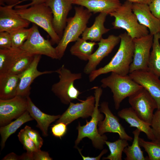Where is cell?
Here are the masks:
<instances>
[{"mask_svg":"<svg viewBox=\"0 0 160 160\" xmlns=\"http://www.w3.org/2000/svg\"><path fill=\"white\" fill-rule=\"evenodd\" d=\"M19 81V74H0V99H9L16 96Z\"/></svg>","mask_w":160,"mask_h":160,"instance_id":"cell-24","label":"cell"},{"mask_svg":"<svg viewBox=\"0 0 160 160\" xmlns=\"http://www.w3.org/2000/svg\"><path fill=\"white\" fill-rule=\"evenodd\" d=\"M108 14L100 13L95 17L93 25L89 27H87L82 34V38L86 40L99 41L102 36L110 30L104 26L106 17Z\"/></svg>","mask_w":160,"mask_h":160,"instance_id":"cell-23","label":"cell"},{"mask_svg":"<svg viewBox=\"0 0 160 160\" xmlns=\"http://www.w3.org/2000/svg\"><path fill=\"white\" fill-rule=\"evenodd\" d=\"M153 36L150 33L145 36L133 39L134 46L133 61L129 69V73L140 70H147L152 47Z\"/></svg>","mask_w":160,"mask_h":160,"instance_id":"cell-10","label":"cell"},{"mask_svg":"<svg viewBox=\"0 0 160 160\" xmlns=\"http://www.w3.org/2000/svg\"><path fill=\"white\" fill-rule=\"evenodd\" d=\"M151 127L156 139L160 140V109H157L153 114Z\"/></svg>","mask_w":160,"mask_h":160,"instance_id":"cell-36","label":"cell"},{"mask_svg":"<svg viewBox=\"0 0 160 160\" xmlns=\"http://www.w3.org/2000/svg\"><path fill=\"white\" fill-rule=\"evenodd\" d=\"M33 120L28 111H26L14 121L5 126L1 127V150L4 148L6 141L10 135L14 133L23 124Z\"/></svg>","mask_w":160,"mask_h":160,"instance_id":"cell-25","label":"cell"},{"mask_svg":"<svg viewBox=\"0 0 160 160\" xmlns=\"http://www.w3.org/2000/svg\"><path fill=\"white\" fill-rule=\"evenodd\" d=\"M20 160H33V156L29 155L27 153H23L19 156Z\"/></svg>","mask_w":160,"mask_h":160,"instance_id":"cell-46","label":"cell"},{"mask_svg":"<svg viewBox=\"0 0 160 160\" xmlns=\"http://www.w3.org/2000/svg\"><path fill=\"white\" fill-rule=\"evenodd\" d=\"M117 113L119 117L124 119L130 125V127H135L145 133L150 140L156 139L151 124L140 118L132 107L123 108Z\"/></svg>","mask_w":160,"mask_h":160,"instance_id":"cell-20","label":"cell"},{"mask_svg":"<svg viewBox=\"0 0 160 160\" xmlns=\"http://www.w3.org/2000/svg\"><path fill=\"white\" fill-rule=\"evenodd\" d=\"M132 3L146 4L149 5L152 0H125Z\"/></svg>","mask_w":160,"mask_h":160,"instance_id":"cell-45","label":"cell"},{"mask_svg":"<svg viewBox=\"0 0 160 160\" xmlns=\"http://www.w3.org/2000/svg\"><path fill=\"white\" fill-rule=\"evenodd\" d=\"M21 50L20 48L0 49V74L7 72Z\"/></svg>","mask_w":160,"mask_h":160,"instance_id":"cell-29","label":"cell"},{"mask_svg":"<svg viewBox=\"0 0 160 160\" xmlns=\"http://www.w3.org/2000/svg\"><path fill=\"white\" fill-rule=\"evenodd\" d=\"M47 0H32L31 2L28 4L23 5H17L15 7V9L25 8L34 5L45 3Z\"/></svg>","mask_w":160,"mask_h":160,"instance_id":"cell-42","label":"cell"},{"mask_svg":"<svg viewBox=\"0 0 160 160\" xmlns=\"http://www.w3.org/2000/svg\"><path fill=\"white\" fill-rule=\"evenodd\" d=\"M33 160H52V159L50 157L47 151L39 150L33 153Z\"/></svg>","mask_w":160,"mask_h":160,"instance_id":"cell-40","label":"cell"},{"mask_svg":"<svg viewBox=\"0 0 160 160\" xmlns=\"http://www.w3.org/2000/svg\"></svg>","mask_w":160,"mask_h":160,"instance_id":"cell-47","label":"cell"},{"mask_svg":"<svg viewBox=\"0 0 160 160\" xmlns=\"http://www.w3.org/2000/svg\"><path fill=\"white\" fill-rule=\"evenodd\" d=\"M12 48L11 39L9 33L0 32V49H9Z\"/></svg>","mask_w":160,"mask_h":160,"instance_id":"cell-38","label":"cell"},{"mask_svg":"<svg viewBox=\"0 0 160 160\" xmlns=\"http://www.w3.org/2000/svg\"><path fill=\"white\" fill-rule=\"evenodd\" d=\"M141 131L136 129L132 132L134 139L132 145H128L124 149L123 152L126 155L125 160H148V156L145 157L143 152L139 143V135Z\"/></svg>","mask_w":160,"mask_h":160,"instance_id":"cell-28","label":"cell"},{"mask_svg":"<svg viewBox=\"0 0 160 160\" xmlns=\"http://www.w3.org/2000/svg\"><path fill=\"white\" fill-rule=\"evenodd\" d=\"M95 89L94 96L95 105L94 110L89 121L86 120V124L81 126L79 123L76 127L78 130V135L75 141V148L82 139L88 137L91 140L93 147L99 150L103 149L105 144V141L107 137L105 135H101L98 132L97 126L99 122L103 119V114L101 113L98 108L100 97L102 95L103 90L101 87H96Z\"/></svg>","mask_w":160,"mask_h":160,"instance_id":"cell-3","label":"cell"},{"mask_svg":"<svg viewBox=\"0 0 160 160\" xmlns=\"http://www.w3.org/2000/svg\"><path fill=\"white\" fill-rule=\"evenodd\" d=\"M1 160H19V156L13 152H12L6 155Z\"/></svg>","mask_w":160,"mask_h":160,"instance_id":"cell-44","label":"cell"},{"mask_svg":"<svg viewBox=\"0 0 160 160\" xmlns=\"http://www.w3.org/2000/svg\"><path fill=\"white\" fill-rule=\"evenodd\" d=\"M132 9L139 23L149 29L150 34L160 33V21L151 13L148 5L133 3Z\"/></svg>","mask_w":160,"mask_h":160,"instance_id":"cell-19","label":"cell"},{"mask_svg":"<svg viewBox=\"0 0 160 160\" xmlns=\"http://www.w3.org/2000/svg\"><path fill=\"white\" fill-rule=\"evenodd\" d=\"M31 28L28 38L20 48L34 55H43L58 59L56 49L52 46L51 41L41 36L35 24L33 23Z\"/></svg>","mask_w":160,"mask_h":160,"instance_id":"cell-8","label":"cell"},{"mask_svg":"<svg viewBox=\"0 0 160 160\" xmlns=\"http://www.w3.org/2000/svg\"><path fill=\"white\" fill-rule=\"evenodd\" d=\"M26 97L16 96L9 99H0V126H5L27 111Z\"/></svg>","mask_w":160,"mask_h":160,"instance_id":"cell-11","label":"cell"},{"mask_svg":"<svg viewBox=\"0 0 160 160\" xmlns=\"http://www.w3.org/2000/svg\"><path fill=\"white\" fill-rule=\"evenodd\" d=\"M120 41L119 36L110 35L105 39L103 38L97 44L98 47L90 56L84 69V73L89 74L95 70L102 60L107 56Z\"/></svg>","mask_w":160,"mask_h":160,"instance_id":"cell-14","label":"cell"},{"mask_svg":"<svg viewBox=\"0 0 160 160\" xmlns=\"http://www.w3.org/2000/svg\"><path fill=\"white\" fill-rule=\"evenodd\" d=\"M32 0H0V5L4 6L5 5H18L21 3L28 1H32Z\"/></svg>","mask_w":160,"mask_h":160,"instance_id":"cell-43","label":"cell"},{"mask_svg":"<svg viewBox=\"0 0 160 160\" xmlns=\"http://www.w3.org/2000/svg\"><path fill=\"white\" fill-rule=\"evenodd\" d=\"M67 125L63 122L55 123L51 128V132L54 137L61 139L67 132Z\"/></svg>","mask_w":160,"mask_h":160,"instance_id":"cell-37","label":"cell"},{"mask_svg":"<svg viewBox=\"0 0 160 160\" xmlns=\"http://www.w3.org/2000/svg\"><path fill=\"white\" fill-rule=\"evenodd\" d=\"M73 4L85 7L91 13L109 14L121 5L119 0H72Z\"/></svg>","mask_w":160,"mask_h":160,"instance_id":"cell-21","label":"cell"},{"mask_svg":"<svg viewBox=\"0 0 160 160\" xmlns=\"http://www.w3.org/2000/svg\"><path fill=\"white\" fill-rule=\"evenodd\" d=\"M16 5L0 6V32L9 33L29 26L30 22L22 18L13 9Z\"/></svg>","mask_w":160,"mask_h":160,"instance_id":"cell-16","label":"cell"},{"mask_svg":"<svg viewBox=\"0 0 160 160\" xmlns=\"http://www.w3.org/2000/svg\"><path fill=\"white\" fill-rule=\"evenodd\" d=\"M45 3L52 10L54 28L61 38L72 8V0H47Z\"/></svg>","mask_w":160,"mask_h":160,"instance_id":"cell-15","label":"cell"},{"mask_svg":"<svg viewBox=\"0 0 160 160\" xmlns=\"http://www.w3.org/2000/svg\"><path fill=\"white\" fill-rule=\"evenodd\" d=\"M101 86L108 87L113 94L115 108L118 110L122 101L143 87L132 79L129 75H120L111 72L108 76L101 80Z\"/></svg>","mask_w":160,"mask_h":160,"instance_id":"cell-6","label":"cell"},{"mask_svg":"<svg viewBox=\"0 0 160 160\" xmlns=\"http://www.w3.org/2000/svg\"><path fill=\"white\" fill-rule=\"evenodd\" d=\"M34 55L22 50L7 73L18 75L25 70L33 61Z\"/></svg>","mask_w":160,"mask_h":160,"instance_id":"cell-30","label":"cell"},{"mask_svg":"<svg viewBox=\"0 0 160 160\" xmlns=\"http://www.w3.org/2000/svg\"><path fill=\"white\" fill-rule=\"evenodd\" d=\"M74 9V15L68 18L63 36L55 47L59 60L63 57L69 44L75 42L82 34L92 15V13L83 7H76Z\"/></svg>","mask_w":160,"mask_h":160,"instance_id":"cell-2","label":"cell"},{"mask_svg":"<svg viewBox=\"0 0 160 160\" xmlns=\"http://www.w3.org/2000/svg\"><path fill=\"white\" fill-rule=\"evenodd\" d=\"M22 18L43 28L49 35L52 44H58L61 38L53 25V15L50 8L44 3L25 8L15 9Z\"/></svg>","mask_w":160,"mask_h":160,"instance_id":"cell-5","label":"cell"},{"mask_svg":"<svg viewBox=\"0 0 160 160\" xmlns=\"http://www.w3.org/2000/svg\"><path fill=\"white\" fill-rule=\"evenodd\" d=\"M95 42L88 41L83 38H79L70 48L71 54L80 59L88 61L93 53Z\"/></svg>","mask_w":160,"mask_h":160,"instance_id":"cell-26","label":"cell"},{"mask_svg":"<svg viewBox=\"0 0 160 160\" xmlns=\"http://www.w3.org/2000/svg\"><path fill=\"white\" fill-rule=\"evenodd\" d=\"M31 31V28H23L9 33L12 40V48H20L28 38Z\"/></svg>","mask_w":160,"mask_h":160,"instance_id":"cell-33","label":"cell"},{"mask_svg":"<svg viewBox=\"0 0 160 160\" xmlns=\"http://www.w3.org/2000/svg\"><path fill=\"white\" fill-rule=\"evenodd\" d=\"M58 74L59 80L52 86L51 91L63 104H69L74 100H79L81 93L74 85V81L82 78L81 73H72L64 65L55 71Z\"/></svg>","mask_w":160,"mask_h":160,"instance_id":"cell-7","label":"cell"},{"mask_svg":"<svg viewBox=\"0 0 160 160\" xmlns=\"http://www.w3.org/2000/svg\"><path fill=\"white\" fill-rule=\"evenodd\" d=\"M24 129L28 135L34 143L37 149L41 150L43 144V140L39 132L28 125H26Z\"/></svg>","mask_w":160,"mask_h":160,"instance_id":"cell-35","label":"cell"},{"mask_svg":"<svg viewBox=\"0 0 160 160\" xmlns=\"http://www.w3.org/2000/svg\"><path fill=\"white\" fill-rule=\"evenodd\" d=\"M128 140L119 138L114 142L105 141L110 153L106 157H103V160H121L122 152L124 148L129 145Z\"/></svg>","mask_w":160,"mask_h":160,"instance_id":"cell-31","label":"cell"},{"mask_svg":"<svg viewBox=\"0 0 160 160\" xmlns=\"http://www.w3.org/2000/svg\"><path fill=\"white\" fill-rule=\"evenodd\" d=\"M99 109L105 116V119L98 124V130L100 135H103L107 132L117 133L120 139L130 141L132 140V137L127 133L124 128L119 122V119L110 109L108 102L102 103Z\"/></svg>","mask_w":160,"mask_h":160,"instance_id":"cell-13","label":"cell"},{"mask_svg":"<svg viewBox=\"0 0 160 160\" xmlns=\"http://www.w3.org/2000/svg\"><path fill=\"white\" fill-rule=\"evenodd\" d=\"M26 98L28 103L27 111L36 121L37 123L36 127L40 129L44 137L48 136V129L50 124L58 119L60 115H51L43 113L35 105L29 96Z\"/></svg>","mask_w":160,"mask_h":160,"instance_id":"cell-22","label":"cell"},{"mask_svg":"<svg viewBox=\"0 0 160 160\" xmlns=\"http://www.w3.org/2000/svg\"><path fill=\"white\" fill-rule=\"evenodd\" d=\"M41 55H35L33 60L28 68L19 74L20 81L16 96L27 97L29 96L31 85L37 77L43 75L55 72V71H39L37 69Z\"/></svg>","mask_w":160,"mask_h":160,"instance_id":"cell-18","label":"cell"},{"mask_svg":"<svg viewBox=\"0 0 160 160\" xmlns=\"http://www.w3.org/2000/svg\"><path fill=\"white\" fill-rule=\"evenodd\" d=\"M84 160H99L101 157L108 152V150L105 149H103L100 154L96 157H90L89 156H85L82 155L81 153V149L79 148L78 147L76 148Z\"/></svg>","mask_w":160,"mask_h":160,"instance_id":"cell-41","label":"cell"},{"mask_svg":"<svg viewBox=\"0 0 160 160\" xmlns=\"http://www.w3.org/2000/svg\"><path fill=\"white\" fill-rule=\"evenodd\" d=\"M129 75L149 93L157 103V109H160V79L159 77L147 70L135 71L129 73Z\"/></svg>","mask_w":160,"mask_h":160,"instance_id":"cell-17","label":"cell"},{"mask_svg":"<svg viewBox=\"0 0 160 160\" xmlns=\"http://www.w3.org/2000/svg\"><path fill=\"white\" fill-rule=\"evenodd\" d=\"M17 137L19 141L23 145L24 149L26 151V153L33 157V153L39 150L24 129H21L17 135Z\"/></svg>","mask_w":160,"mask_h":160,"instance_id":"cell-34","label":"cell"},{"mask_svg":"<svg viewBox=\"0 0 160 160\" xmlns=\"http://www.w3.org/2000/svg\"><path fill=\"white\" fill-rule=\"evenodd\" d=\"M119 36L120 43L117 52L107 64L96 69L89 74L90 82L93 81L101 75L109 72H114L122 76L127 75L129 73L134 54L133 40L126 32Z\"/></svg>","mask_w":160,"mask_h":160,"instance_id":"cell-1","label":"cell"},{"mask_svg":"<svg viewBox=\"0 0 160 160\" xmlns=\"http://www.w3.org/2000/svg\"><path fill=\"white\" fill-rule=\"evenodd\" d=\"M139 143L147 153L149 160H160V140L157 139L151 141L139 137Z\"/></svg>","mask_w":160,"mask_h":160,"instance_id":"cell-32","label":"cell"},{"mask_svg":"<svg viewBox=\"0 0 160 160\" xmlns=\"http://www.w3.org/2000/svg\"><path fill=\"white\" fill-rule=\"evenodd\" d=\"M95 105V96L91 95L80 103L71 102L66 110L60 115L55 123L63 122L67 125L79 118L86 119L91 116Z\"/></svg>","mask_w":160,"mask_h":160,"instance_id":"cell-12","label":"cell"},{"mask_svg":"<svg viewBox=\"0 0 160 160\" xmlns=\"http://www.w3.org/2000/svg\"><path fill=\"white\" fill-rule=\"evenodd\" d=\"M148 5L151 13L160 21V0H152Z\"/></svg>","mask_w":160,"mask_h":160,"instance_id":"cell-39","label":"cell"},{"mask_svg":"<svg viewBox=\"0 0 160 160\" xmlns=\"http://www.w3.org/2000/svg\"><path fill=\"white\" fill-rule=\"evenodd\" d=\"M128 101L138 116L151 124L157 103L149 93L143 87L129 97Z\"/></svg>","mask_w":160,"mask_h":160,"instance_id":"cell-9","label":"cell"},{"mask_svg":"<svg viewBox=\"0 0 160 160\" xmlns=\"http://www.w3.org/2000/svg\"><path fill=\"white\" fill-rule=\"evenodd\" d=\"M133 3L126 1L114 11L109 14L113 17V28H122L133 39L145 36L149 34L148 28L140 24L132 9Z\"/></svg>","mask_w":160,"mask_h":160,"instance_id":"cell-4","label":"cell"},{"mask_svg":"<svg viewBox=\"0 0 160 160\" xmlns=\"http://www.w3.org/2000/svg\"><path fill=\"white\" fill-rule=\"evenodd\" d=\"M160 33L153 35L152 50L150 52L148 71L160 77Z\"/></svg>","mask_w":160,"mask_h":160,"instance_id":"cell-27","label":"cell"}]
</instances>
